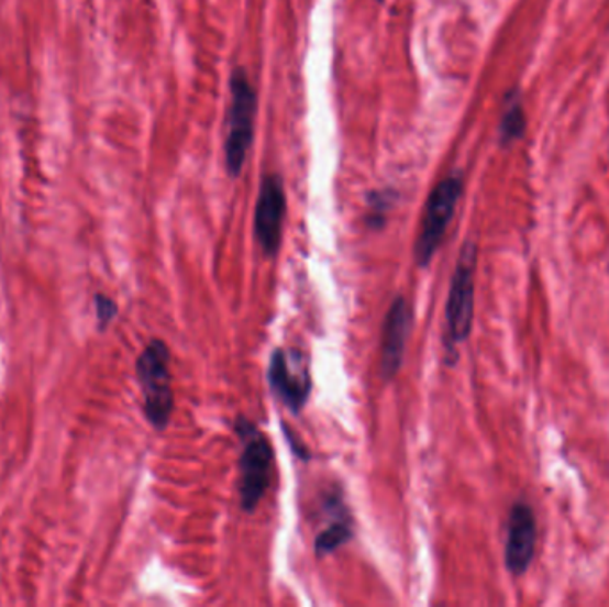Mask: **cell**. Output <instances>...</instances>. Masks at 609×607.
Here are the masks:
<instances>
[{
  "label": "cell",
  "instance_id": "6da1fadb",
  "mask_svg": "<svg viewBox=\"0 0 609 607\" xmlns=\"http://www.w3.org/2000/svg\"><path fill=\"white\" fill-rule=\"evenodd\" d=\"M476 264L478 246L473 241H465L459 250L445 304V355L451 365L458 360L456 346L467 341L473 332Z\"/></svg>",
  "mask_w": 609,
  "mask_h": 607
},
{
  "label": "cell",
  "instance_id": "7a4b0ae2",
  "mask_svg": "<svg viewBox=\"0 0 609 607\" xmlns=\"http://www.w3.org/2000/svg\"><path fill=\"white\" fill-rule=\"evenodd\" d=\"M257 93L244 68L230 75L229 125L225 137V164L230 177H240L254 141Z\"/></svg>",
  "mask_w": 609,
  "mask_h": 607
},
{
  "label": "cell",
  "instance_id": "3957f363",
  "mask_svg": "<svg viewBox=\"0 0 609 607\" xmlns=\"http://www.w3.org/2000/svg\"><path fill=\"white\" fill-rule=\"evenodd\" d=\"M234 428L243 444L240 460L241 508L246 514H252L272 485L275 454L266 434L261 433L254 422L237 417Z\"/></svg>",
  "mask_w": 609,
  "mask_h": 607
},
{
  "label": "cell",
  "instance_id": "277c9868",
  "mask_svg": "<svg viewBox=\"0 0 609 607\" xmlns=\"http://www.w3.org/2000/svg\"><path fill=\"white\" fill-rule=\"evenodd\" d=\"M137 382L145 399V416L155 430H165L174 413L175 397L169 376V350L165 341L154 339L136 362Z\"/></svg>",
  "mask_w": 609,
  "mask_h": 607
},
{
  "label": "cell",
  "instance_id": "5b68a950",
  "mask_svg": "<svg viewBox=\"0 0 609 607\" xmlns=\"http://www.w3.org/2000/svg\"><path fill=\"white\" fill-rule=\"evenodd\" d=\"M464 191L459 175H450L433 187L422 212L421 229L416 241V264L419 267L430 266L436 250L444 241L445 230L450 227L456 206Z\"/></svg>",
  "mask_w": 609,
  "mask_h": 607
},
{
  "label": "cell",
  "instance_id": "8992f818",
  "mask_svg": "<svg viewBox=\"0 0 609 607\" xmlns=\"http://www.w3.org/2000/svg\"><path fill=\"white\" fill-rule=\"evenodd\" d=\"M286 209V189L281 178L275 174L266 175L261 183L257 207H255V238L263 252L269 257L277 255L280 249Z\"/></svg>",
  "mask_w": 609,
  "mask_h": 607
},
{
  "label": "cell",
  "instance_id": "52a82bcc",
  "mask_svg": "<svg viewBox=\"0 0 609 607\" xmlns=\"http://www.w3.org/2000/svg\"><path fill=\"white\" fill-rule=\"evenodd\" d=\"M539 526L533 508L524 500L511 506L508 517L507 545H505V565L513 577H521L530 571L531 561L536 551Z\"/></svg>",
  "mask_w": 609,
  "mask_h": 607
},
{
  "label": "cell",
  "instance_id": "ba28073f",
  "mask_svg": "<svg viewBox=\"0 0 609 607\" xmlns=\"http://www.w3.org/2000/svg\"><path fill=\"white\" fill-rule=\"evenodd\" d=\"M296 353L287 355L284 350L273 351L267 369V379L273 394L286 405L289 410L300 413L307 405L312 388L309 367L304 364L296 365Z\"/></svg>",
  "mask_w": 609,
  "mask_h": 607
},
{
  "label": "cell",
  "instance_id": "9c48e42d",
  "mask_svg": "<svg viewBox=\"0 0 609 607\" xmlns=\"http://www.w3.org/2000/svg\"><path fill=\"white\" fill-rule=\"evenodd\" d=\"M412 307L408 304V299L405 296L394 299L385 316L384 332H381L380 369L385 382H390L403 365L405 347L412 328Z\"/></svg>",
  "mask_w": 609,
  "mask_h": 607
},
{
  "label": "cell",
  "instance_id": "30bf717a",
  "mask_svg": "<svg viewBox=\"0 0 609 607\" xmlns=\"http://www.w3.org/2000/svg\"><path fill=\"white\" fill-rule=\"evenodd\" d=\"M524 129L525 118L521 100L517 99L516 93H511V99L507 102V109L502 112L501 126H499L502 143L507 145V143L519 140L524 134Z\"/></svg>",
  "mask_w": 609,
  "mask_h": 607
},
{
  "label": "cell",
  "instance_id": "8fae6325",
  "mask_svg": "<svg viewBox=\"0 0 609 607\" xmlns=\"http://www.w3.org/2000/svg\"><path fill=\"white\" fill-rule=\"evenodd\" d=\"M353 537L352 526L350 522H335L330 528L324 529L323 533L315 538V554L318 558L329 556L332 552L337 551L339 547L350 542Z\"/></svg>",
  "mask_w": 609,
  "mask_h": 607
},
{
  "label": "cell",
  "instance_id": "7c38bea8",
  "mask_svg": "<svg viewBox=\"0 0 609 607\" xmlns=\"http://www.w3.org/2000/svg\"><path fill=\"white\" fill-rule=\"evenodd\" d=\"M389 201V191H378L373 195V200L369 201L370 214L369 218H367V221H369V224L370 227H373V229H376V227H380V224H384L385 212L389 211L390 207Z\"/></svg>",
  "mask_w": 609,
  "mask_h": 607
},
{
  "label": "cell",
  "instance_id": "4fadbf2b",
  "mask_svg": "<svg viewBox=\"0 0 609 607\" xmlns=\"http://www.w3.org/2000/svg\"><path fill=\"white\" fill-rule=\"evenodd\" d=\"M95 312H97V321L103 330V328L109 327V322L117 318V301L109 298V296L97 295L95 296Z\"/></svg>",
  "mask_w": 609,
  "mask_h": 607
},
{
  "label": "cell",
  "instance_id": "5bb4252c",
  "mask_svg": "<svg viewBox=\"0 0 609 607\" xmlns=\"http://www.w3.org/2000/svg\"><path fill=\"white\" fill-rule=\"evenodd\" d=\"M284 430H286L287 440H289V444H291L292 449H295V453L298 454L300 459L309 460V453H307V449H304L303 445H298V442H296V434L292 433V431H287L286 426H284Z\"/></svg>",
  "mask_w": 609,
  "mask_h": 607
},
{
  "label": "cell",
  "instance_id": "9a60e30c",
  "mask_svg": "<svg viewBox=\"0 0 609 607\" xmlns=\"http://www.w3.org/2000/svg\"><path fill=\"white\" fill-rule=\"evenodd\" d=\"M378 2H381V0H378Z\"/></svg>",
  "mask_w": 609,
  "mask_h": 607
}]
</instances>
